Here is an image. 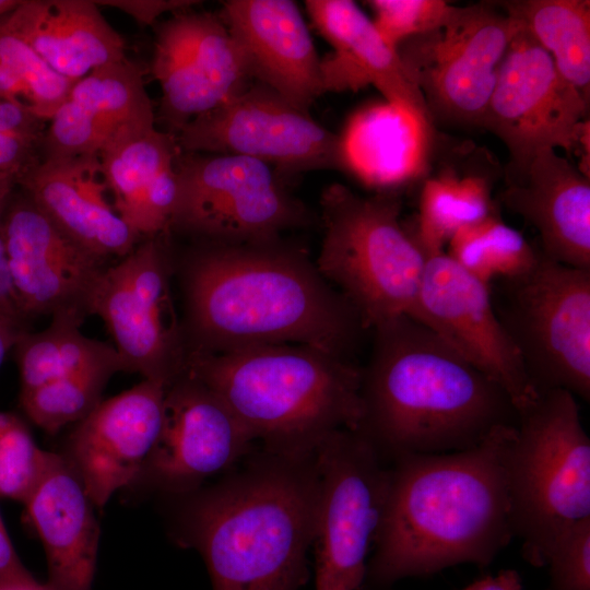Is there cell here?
<instances>
[{
    "label": "cell",
    "instance_id": "36",
    "mask_svg": "<svg viewBox=\"0 0 590 590\" xmlns=\"http://www.w3.org/2000/svg\"><path fill=\"white\" fill-rule=\"evenodd\" d=\"M373 20L384 40L394 50L405 40L440 26L455 5L442 0H370Z\"/></svg>",
    "mask_w": 590,
    "mask_h": 590
},
{
    "label": "cell",
    "instance_id": "43",
    "mask_svg": "<svg viewBox=\"0 0 590 590\" xmlns=\"http://www.w3.org/2000/svg\"><path fill=\"white\" fill-rule=\"evenodd\" d=\"M462 590H523V586L518 571L504 569L494 576L481 578Z\"/></svg>",
    "mask_w": 590,
    "mask_h": 590
},
{
    "label": "cell",
    "instance_id": "41",
    "mask_svg": "<svg viewBox=\"0 0 590 590\" xmlns=\"http://www.w3.org/2000/svg\"><path fill=\"white\" fill-rule=\"evenodd\" d=\"M37 144L0 134V173L19 179L36 163Z\"/></svg>",
    "mask_w": 590,
    "mask_h": 590
},
{
    "label": "cell",
    "instance_id": "13",
    "mask_svg": "<svg viewBox=\"0 0 590 590\" xmlns=\"http://www.w3.org/2000/svg\"><path fill=\"white\" fill-rule=\"evenodd\" d=\"M320 494L312 550L316 590H362L380 521L386 465L356 432L339 429L316 449Z\"/></svg>",
    "mask_w": 590,
    "mask_h": 590
},
{
    "label": "cell",
    "instance_id": "27",
    "mask_svg": "<svg viewBox=\"0 0 590 590\" xmlns=\"http://www.w3.org/2000/svg\"><path fill=\"white\" fill-rule=\"evenodd\" d=\"M432 127L388 102L367 106L340 135L343 170L377 193H396L427 168Z\"/></svg>",
    "mask_w": 590,
    "mask_h": 590
},
{
    "label": "cell",
    "instance_id": "29",
    "mask_svg": "<svg viewBox=\"0 0 590 590\" xmlns=\"http://www.w3.org/2000/svg\"><path fill=\"white\" fill-rule=\"evenodd\" d=\"M81 324L72 318L54 317L46 329L26 330L17 337L13 349L21 392L104 365H117L122 371L115 347L82 334Z\"/></svg>",
    "mask_w": 590,
    "mask_h": 590
},
{
    "label": "cell",
    "instance_id": "15",
    "mask_svg": "<svg viewBox=\"0 0 590 590\" xmlns=\"http://www.w3.org/2000/svg\"><path fill=\"white\" fill-rule=\"evenodd\" d=\"M411 317L499 385L518 414L539 398L519 352L496 316L489 285L445 251L426 257Z\"/></svg>",
    "mask_w": 590,
    "mask_h": 590
},
{
    "label": "cell",
    "instance_id": "17",
    "mask_svg": "<svg viewBox=\"0 0 590 590\" xmlns=\"http://www.w3.org/2000/svg\"><path fill=\"white\" fill-rule=\"evenodd\" d=\"M1 233L25 317L49 315L83 323L92 315L107 260L69 238L25 194H11Z\"/></svg>",
    "mask_w": 590,
    "mask_h": 590
},
{
    "label": "cell",
    "instance_id": "44",
    "mask_svg": "<svg viewBox=\"0 0 590 590\" xmlns=\"http://www.w3.org/2000/svg\"><path fill=\"white\" fill-rule=\"evenodd\" d=\"M0 98L20 99L28 104V93L22 81L0 62Z\"/></svg>",
    "mask_w": 590,
    "mask_h": 590
},
{
    "label": "cell",
    "instance_id": "9",
    "mask_svg": "<svg viewBox=\"0 0 590 590\" xmlns=\"http://www.w3.org/2000/svg\"><path fill=\"white\" fill-rule=\"evenodd\" d=\"M177 198L169 227L206 243L248 244L304 226L309 213L269 165L240 155H176Z\"/></svg>",
    "mask_w": 590,
    "mask_h": 590
},
{
    "label": "cell",
    "instance_id": "39",
    "mask_svg": "<svg viewBox=\"0 0 590 590\" xmlns=\"http://www.w3.org/2000/svg\"><path fill=\"white\" fill-rule=\"evenodd\" d=\"M97 5L115 8L128 14L140 25H151L166 12L178 13L198 3L189 0H103Z\"/></svg>",
    "mask_w": 590,
    "mask_h": 590
},
{
    "label": "cell",
    "instance_id": "4",
    "mask_svg": "<svg viewBox=\"0 0 590 590\" xmlns=\"http://www.w3.org/2000/svg\"><path fill=\"white\" fill-rule=\"evenodd\" d=\"M374 332L354 432L386 465L469 449L497 427L518 425L507 392L417 320L400 316Z\"/></svg>",
    "mask_w": 590,
    "mask_h": 590
},
{
    "label": "cell",
    "instance_id": "33",
    "mask_svg": "<svg viewBox=\"0 0 590 590\" xmlns=\"http://www.w3.org/2000/svg\"><path fill=\"white\" fill-rule=\"evenodd\" d=\"M118 371L117 365H104L20 392L21 406L34 424L55 434L83 420L102 401L107 381Z\"/></svg>",
    "mask_w": 590,
    "mask_h": 590
},
{
    "label": "cell",
    "instance_id": "35",
    "mask_svg": "<svg viewBox=\"0 0 590 590\" xmlns=\"http://www.w3.org/2000/svg\"><path fill=\"white\" fill-rule=\"evenodd\" d=\"M52 455L35 444L19 417L0 412V496L24 504Z\"/></svg>",
    "mask_w": 590,
    "mask_h": 590
},
{
    "label": "cell",
    "instance_id": "26",
    "mask_svg": "<svg viewBox=\"0 0 590 590\" xmlns=\"http://www.w3.org/2000/svg\"><path fill=\"white\" fill-rule=\"evenodd\" d=\"M2 21L56 73L73 82L127 58L123 38L95 1L22 0Z\"/></svg>",
    "mask_w": 590,
    "mask_h": 590
},
{
    "label": "cell",
    "instance_id": "16",
    "mask_svg": "<svg viewBox=\"0 0 590 590\" xmlns=\"http://www.w3.org/2000/svg\"><path fill=\"white\" fill-rule=\"evenodd\" d=\"M224 401L184 373L166 389L157 440L135 482L166 497L190 493L257 447Z\"/></svg>",
    "mask_w": 590,
    "mask_h": 590
},
{
    "label": "cell",
    "instance_id": "28",
    "mask_svg": "<svg viewBox=\"0 0 590 590\" xmlns=\"http://www.w3.org/2000/svg\"><path fill=\"white\" fill-rule=\"evenodd\" d=\"M492 164H444L424 180L415 223L404 225L426 257L446 251L459 229L497 213Z\"/></svg>",
    "mask_w": 590,
    "mask_h": 590
},
{
    "label": "cell",
    "instance_id": "19",
    "mask_svg": "<svg viewBox=\"0 0 590 590\" xmlns=\"http://www.w3.org/2000/svg\"><path fill=\"white\" fill-rule=\"evenodd\" d=\"M166 389L143 379L102 400L76 423L62 457L96 508L135 483L160 435Z\"/></svg>",
    "mask_w": 590,
    "mask_h": 590
},
{
    "label": "cell",
    "instance_id": "48",
    "mask_svg": "<svg viewBox=\"0 0 590 590\" xmlns=\"http://www.w3.org/2000/svg\"><path fill=\"white\" fill-rule=\"evenodd\" d=\"M20 3V0H0V19L12 12Z\"/></svg>",
    "mask_w": 590,
    "mask_h": 590
},
{
    "label": "cell",
    "instance_id": "1",
    "mask_svg": "<svg viewBox=\"0 0 590 590\" xmlns=\"http://www.w3.org/2000/svg\"><path fill=\"white\" fill-rule=\"evenodd\" d=\"M181 268L189 351L302 344L352 358L366 329L306 252L280 238L206 243Z\"/></svg>",
    "mask_w": 590,
    "mask_h": 590
},
{
    "label": "cell",
    "instance_id": "38",
    "mask_svg": "<svg viewBox=\"0 0 590 590\" xmlns=\"http://www.w3.org/2000/svg\"><path fill=\"white\" fill-rule=\"evenodd\" d=\"M47 121L20 99L0 98V134L42 143Z\"/></svg>",
    "mask_w": 590,
    "mask_h": 590
},
{
    "label": "cell",
    "instance_id": "20",
    "mask_svg": "<svg viewBox=\"0 0 590 590\" xmlns=\"http://www.w3.org/2000/svg\"><path fill=\"white\" fill-rule=\"evenodd\" d=\"M238 43L250 78L308 113L323 93L321 58L291 0H229L219 14Z\"/></svg>",
    "mask_w": 590,
    "mask_h": 590
},
{
    "label": "cell",
    "instance_id": "18",
    "mask_svg": "<svg viewBox=\"0 0 590 590\" xmlns=\"http://www.w3.org/2000/svg\"><path fill=\"white\" fill-rule=\"evenodd\" d=\"M152 75L160 111L176 135L191 119L243 92L251 80L245 56L220 15L181 11L155 36Z\"/></svg>",
    "mask_w": 590,
    "mask_h": 590
},
{
    "label": "cell",
    "instance_id": "6",
    "mask_svg": "<svg viewBox=\"0 0 590 590\" xmlns=\"http://www.w3.org/2000/svg\"><path fill=\"white\" fill-rule=\"evenodd\" d=\"M505 470L514 538L524 560L544 567L557 538L590 517V439L574 394L546 391L519 414Z\"/></svg>",
    "mask_w": 590,
    "mask_h": 590
},
{
    "label": "cell",
    "instance_id": "46",
    "mask_svg": "<svg viewBox=\"0 0 590 590\" xmlns=\"http://www.w3.org/2000/svg\"><path fill=\"white\" fill-rule=\"evenodd\" d=\"M21 333V331H17L0 320V367L8 352L13 349L15 341Z\"/></svg>",
    "mask_w": 590,
    "mask_h": 590
},
{
    "label": "cell",
    "instance_id": "47",
    "mask_svg": "<svg viewBox=\"0 0 590 590\" xmlns=\"http://www.w3.org/2000/svg\"><path fill=\"white\" fill-rule=\"evenodd\" d=\"M16 179L10 175L0 173V198L13 192Z\"/></svg>",
    "mask_w": 590,
    "mask_h": 590
},
{
    "label": "cell",
    "instance_id": "22",
    "mask_svg": "<svg viewBox=\"0 0 590 590\" xmlns=\"http://www.w3.org/2000/svg\"><path fill=\"white\" fill-rule=\"evenodd\" d=\"M503 203L539 233L540 250L563 264L590 269V178L545 149L506 170Z\"/></svg>",
    "mask_w": 590,
    "mask_h": 590
},
{
    "label": "cell",
    "instance_id": "40",
    "mask_svg": "<svg viewBox=\"0 0 590 590\" xmlns=\"http://www.w3.org/2000/svg\"><path fill=\"white\" fill-rule=\"evenodd\" d=\"M0 320L17 331H26L30 321L20 305L9 269L0 226Z\"/></svg>",
    "mask_w": 590,
    "mask_h": 590
},
{
    "label": "cell",
    "instance_id": "34",
    "mask_svg": "<svg viewBox=\"0 0 590 590\" xmlns=\"http://www.w3.org/2000/svg\"><path fill=\"white\" fill-rule=\"evenodd\" d=\"M0 62L24 84L28 105L45 121L68 97L75 82L56 73L22 38L0 19Z\"/></svg>",
    "mask_w": 590,
    "mask_h": 590
},
{
    "label": "cell",
    "instance_id": "32",
    "mask_svg": "<svg viewBox=\"0 0 590 590\" xmlns=\"http://www.w3.org/2000/svg\"><path fill=\"white\" fill-rule=\"evenodd\" d=\"M445 252L471 275L491 285L529 271L536 262L539 248L496 213L459 229Z\"/></svg>",
    "mask_w": 590,
    "mask_h": 590
},
{
    "label": "cell",
    "instance_id": "8",
    "mask_svg": "<svg viewBox=\"0 0 590 590\" xmlns=\"http://www.w3.org/2000/svg\"><path fill=\"white\" fill-rule=\"evenodd\" d=\"M496 316L539 393L563 389L590 399V269L539 248L534 266L489 285Z\"/></svg>",
    "mask_w": 590,
    "mask_h": 590
},
{
    "label": "cell",
    "instance_id": "24",
    "mask_svg": "<svg viewBox=\"0 0 590 590\" xmlns=\"http://www.w3.org/2000/svg\"><path fill=\"white\" fill-rule=\"evenodd\" d=\"M48 122L45 156H80L98 155L126 131L155 126V117L142 71L126 58L76 81Z\"/></svg>",
    "mask_w": 590,
    "mask_h": 590
},
{
    "label": "cell",
    "instance_id": "31",
    "mask_svg": "<svg viewBox=\"0 0 590 590\" xmlns=\"http://www.w3.org/2000/svg\"><path fill=\"white\" fill-rule=\"evenodd\" d=\"M177 153L175 137L155 126L126 131L98 153L113 205L133 232L150 184Z\"/></svg>",
    "mask_w": 590,
    "mask_h": 590
},
{
    "label": "cell",
    "instance_id": "23",
    "mask_svg": "<svg viewBox=\"0 0 590 590\" xmlns=\"http://www.w3.org/2000/svg\"><path fill=\"white\" fill-rule=\"evenodd\" d=\"M305 7L315 27L333 47L321 59L323 93L357 91L371 84L386 102L432 123L423 96L409 80L397 50L354 1L307 0Z\"/></svg>",
    "mask_w": 590,
    "mask_h": 590
},
{
    "label": "cell",
    "instance_id": "45",
    "mask_svg": "<svg viewBox=\"0 0 590 590\" xmlns=\"http://www.w3.org/2000/svg\"><path fill=\"white\" fill-rule=\"evenodd\" d=\"M0 590H52L47 583L37 582L32 575L2 579L0 580Z\"/></svg>",
    "mask_w": 590,
    "mask_h": 590
},
{
    "label": "cell",
    "instance_id": "3",
    "mask_svg": "<svg viewBox=\"0 0 590 590\" xmlns=\"http://www.w3.org/2000/svg\"><path fill=\"white\" fill-rule=\"evenodd\" d=\"M319 494L316 451L259 447L215 483L172 496L170 535L202 556L213 590H303Z\"/></svg>",
    "mask_w": 590,
    "mask_h": 590
},
{
    "label": "cell",
    "instance_id": "7",
    "mask_svg": "<svg viewBox=\"0 0 590 590\" xmlns=\"http://www.w3.org/2000/svg\"><path fill=\"white\" fill-rule=\"evenodd\" d=\"M323 238L316 266L366 329L416 305L426 256L400 219L396 193L363 197L333 184L321 194Z\"/></svg>",
    "mask_w": 590,
    "mask_h": 590
},
{
    "label": "cell",
    "instance_id": "10",
    "mask_svg": "<svg viewBox=\"0 0 590 590\" xmlns=\"http://www.w3.org/2000/svg\"><path fill=\"white\" fill-rule=\"evenodd\" d=\"M520 25L498 4L455 7L440 26L397 48L432 120L482 126L502 62Z\"/></svg>",
    "mask_w": 590,
    "mask_h": 590
},
{
    "label": "cell",
    "instance_id": "25",
    "mask_svg": "<svg viewBox=\"0 0 590 590\" xmlns=\"http://www.w3.org/2000/svg\"><path fill=\"white\" fill-rule=\"evenodd\" d=\"M44 545L52 590H91L99 527L94 504L66 459L54 453L24 503Z\"/></svg>",
    "mask_w": 590,
    "mask_h": 590
},
{
    "label": "cell",
    "instance_id": "42",
    "mask_svg": "<svg viewBox=\"0 0 590 590\" xmlns=\"http://www.w3.org/2000/svg\"><path fill=\"white\" fill-rule=\"evenodd\" d=\"M31 575L22 565L0 516V580Z\"/></svg>",
    "mask_w": 590,
    "mask_h": 590
},
{
    "label": "cell",
    "instance_id": "11",
    "mask_svg": "<svg viewBox=\"0 0 590 590\" xmlns=\"http://www.w3.org/2000/svg\"><path fill=\"white\" fill-rule=\"evenodd\" d=\"M587 111L588 98L560 75L551 55L521 24L502 62L481 126L506 145V170L524 166L542 150L562 149L569 155L582 152L580 169L588 173Z\"/></svg>",
    "mask_w": 590,
    "mask_h": 590
},
{
    "label": "cell",
    "instance_id": "37",
    "mask_svg": "<svg viewBox=\"0 0 590 590\" xmlns=\"http://www.w3.org/2000/svg\"><path fill=\"white\" fill-rule=\"evenodd\" d=\"M544 567L550 573L548 590H590V517L557 538Z\"/></svg>",
    "mask_w": 590,
    "mask_h": 590
},
{
    "label": "cell",
    "instance_id": "21",
    "mask_svg": "<svg viewBox=\"0 0 590 590\" xmlns=\"http://www.w3.org/2000/svg\"><path fill=\"white\" fill-rule=\"evenodd\" d=\"M63 234L92 253L122 258L140 237L116 212L97 155L45 156L17 181Z\"/></svg>",
    "mask_w": 590,
    "mask_h": 590
},
{
    "label": "cell",
    "instance_id": "12",
    "mask_svg": "<svg viewBox=\"0 0 590 590\" xmlns=\"http://www.w3.org/2000/svg\"><path fill=\"white\" fill-rule=\"evenodd\" d=\"M173 262L157 236L137 245L104 271L92 315L111 335L122 371L168 387L185 373L188 344L170 291Z\"/></svg>",
    "mask_w": 590,
    "mask_h": 590
},
{
    "label": "cell",
    "instance_id": "2",
    "mask_svg": "<svg viewBox=\"0 0 590 590\" xmlns=\"http://www.w3.org/2000/svg\"><path fill=\"white\" fill-rule=\"evenodd\" d=\"M516 427H497L469 449L406 456L388 465L362 590L495 559L514 538L505 455Z\"/></svg>",
    "mask_w": 590,
    "mask_h": 590
},
{
    "label": "cell",
    "instance_id": "5",
    "mask_svg": "<svg viewBox=\"0 0 590 590\" xmlns=\"http://www.w3.org/2000/svg\"><path fill=\"white\" fill-rule=\"evenodd\" d=\"M186 373L215 392L260 447L309 455L332 433L355 430L362 368L302 344L189 351Z\"/></svg>",
    "mask_w": 590,
    "mask_h": 590
},
{
    "label": "cell",
    "instance_id": "30",
    "mask_svg": "<svg viewBox=\"0 0 590 590\" xmlns=\"http://www.w3.org/2000/svg\"><path fill=\"white\" fill-rule=\"evenodd\" d=\"M551 55L560 75L589 99L590 1L517 0L497 3Z\"/></svg>",
    "mask_w": 590,
    "mask_h": 590
},
{
    "label": "cell",
    "instance_id": "14",
    "mask_svg": "<svg viewBox=\"0 0 590 590\" xmlns=\"http://www.w3.org/2000/svg\"><path fill=\"white\" fill-rule=\"evenodd\" d=\"M175 141L182 153L246 156L286 175L343 170L340 135L259 82L191 119Z\"/></svg>",
    "mask_w": 590,
    "mask_h": 590
}]
</instances>
